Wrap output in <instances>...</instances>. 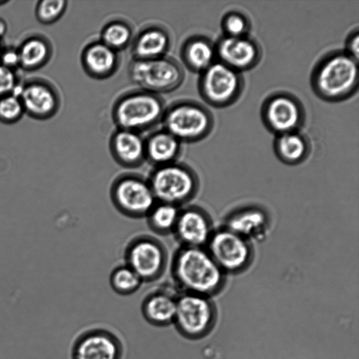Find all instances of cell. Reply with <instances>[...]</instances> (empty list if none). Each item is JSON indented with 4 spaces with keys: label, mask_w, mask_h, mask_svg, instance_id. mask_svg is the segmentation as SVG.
Instances as JSON below:
<instances>
[{
    "label": "cell",
    "mask_w": 359,
    "mask_h": 359,
    "mask_svg": "<svg viewBox=\"0 0 359 359\" xmlns=\"http://www.w3.org/2000/svg\"><path fill=\"white\" fill-rule=\"evenodd\" d=\"M170 271L178 293L210 297L219 292L226 281V274L205 248L180 246L170 261Z\"/></svg>",
    "instance_id": "6da1fadb"
},
{
    "label": "cell",
    "mask_w": 359,
    "mask_h": 359,
    "mask_svg": "<svg viewBox=\"0 0 359 359\" xmlns=\"http://www.w3.org/2000/svg\"><path fill=\"white\" fill-rule=\"evenodd\" d=\"M310 83L320 100L328 102L345 101L358 89V60L344 50L330 51L314 65Z\"/></svg>",
    "instance_id": "7a4b0ae2"
},
{
    "label": "cell",
    "mask_w": 359,
    "mask_h": 359,
    "mask_svg": "<svg viewBox=\"0 0 359 359\" xmlns=\"http://www.w3.org/2000/svg\"><path fill=\"white\" fill-rule=\"evenodd\" d=\"M165 108L160 95L139 88L119 96L113 104L111 116L117 128L140 133L161 122Z\"/></svg>",
    "instance_id": "3957f363"
},
{
    "label": "cell",
    "mask_w": 359,
    "mask_h": 359,
    "mask_svg": "<svg viewBox=\"0 0 359 359\" xmlns=\"http://www.w3.org/2000/svg\"><path fill=\"white\" fill-rule=\"evenodd\" d=\"M156 201L182 208L198 195L200 177L189 164L179 161L154 167L147 177Z\"/></svg>",
    "instance_id": "277c9868"
},
{
    "label": "cell",
    "mask_w": 359,
    "mask_h": 359,
    "mask_svg": "<svg viewBox=\"0 0 359 359\" xmlns=\"http://www.w3.org/2000/svg\"><path fill=\"white\" fill-rule=\"evenodd\" d=\"M163 129L182 143L203 140L213 130L212 112L194 100H180L166 107L161 121Z\"/></svg>",
    "instance_id": "5b68a950"
},
{
    "label": "cell",
    "mask_w": 359,
    "mask_h": 359,
    "mask_svg": "<svg viewBox=\"0 0 359 359\" xmlns=\"http://www.w3.org/2000/svg\"><path fill=\"white\" fill-rule=\"evenodd\" d=\"M109 193L114 208L130 219L145 218L156 202L148 178L134 172L116 175L110 184Z\"/></svg>",
    "instance_id": "8992f818"
},
{
    "label": "cell",
    "mask_w": 359,
    "mask_h": 359,
    "mask_svg": "<svg viewBox=\"0 0 359 359\" xmlns=\"http://www.w3.org/2000/svg\"><path fill=\"white\" fill-rule=\"evenodd\" d=\"M124 264L130 267L143 283H153L165 273L170 264L168 250L157 237L142 233L133 236L123 252Z\"/></svg>",
    "instance_id": "52a82bcc"
},
{
    "label": "cell",
    "mask_w": 359,
    "mask_h": 359,
    "mask_svg": "<svg viewBox=\"0 0 359 359\" xmlns=\"http://www.w3.org/2000/svg\"><path fill=\"white\" fill-rule=\"evenodd\" d=\"M128 75L140 89L158 95L175 90L182 85L185 77L182 65L168 55L133 59L128 67Z\"/></svg>",
    "instance_id": "ba28073f"
},
{
    "label": "cell",
    "mask_w": 359,
    "mask_h": 359,
    "mask_svg": "<svg viewBox=\"0 0 359 359\" xmlns=\"http://www.w3.org/2000/svg\"><path fill=\"white\" fill-rule=\"evenodd\" d=\"M199 74V94L211 107H229L238 101L243 92L245 80L242 73L218 60Z\"/></svg>",
    "instance_id": "9c48e42d"
},
{
    "label": "cell",
    "mask_w": 359,
    "mask_h": 359,
    "mask_svg": "<svg viewBox=\"0 0 359 359\" xmlns=\"http://www.w3.org/2000/svg\"><path fill=\"white\" fill-rule=\"evenodd\" d=\"M215 308L210 297L189 292L178 293L172 325L184 339L197 340L206 336L215 320Z\"/></svg>",
    "instance_id": "30bf717a"
},
{
    "label": "cell",
    "mask_w": 359,
    "mask_h": 359,
    "mask_svg": "<svg viewBox=\"0 0 359 359\" xmlns=\"http://www.w3.org/2000/svg\"><path fill=\"white\" fill-rule=\"evenodd\" d=\"M205 248L226 275L243 272L254 259L252 243L224 226L214 230Z\"/></svg>",
    "instance_id": "8fae6325"
},
{
    "label": "cell",
    "mask_w": 359,
    "mask_h": 359,
    "mask_svg": "<svg viewBox=\"0 0 359 359\" xmlns=\"http://www.w3.org/2000/svg\"><path fill=\"white\" fill-rule=\"evenodd\" d=\"M265 128L275 136L299 130L306 119L302 101L291 93L277 91L267 96L260 111Z\"/></svg>",
    "instance_id": "7c38bea8"
},
{
    "label": "cell",
    "mask_w": 359,
    "mask_h": 359,
    "mask_svg": "<svg viewBox=\"0 0 359 359\" xmlns=\"http://www.w3.org/2000/svg\"><path fill=\"white\" fill-rule=\"evenodd\" d=\"M124 346L113 332L102 327L88 329L74 340L72 359H123Z\"/></svg>",
    "instance_id": "4fadbf2b"
},
{
    "label": "cell",
    "mask_w": 359,
    "mask_h": 359,
    "mask_svg": "<svg viewBox=\"0 0 359 359\" xmlns=\"http://www.w3.org/2000/svg\"><path fill=\"white\" fill-rule=\"evenodd\" d=\"M214 230L209 212L200 205L188 204L180 208L172 235L182 247L205 248Z\"/></svg>",
    "instance_id": "5bb4252c"
},
{
    "label": "cell",
    "mask_w": 359,
    "mask_h": 359,
    "mask_svg": "<svg viewBox=\"0 0 359 359\" xmlns=\"http://www.w3.org/2000/svg\"><path fill=\"white\" fill-rule=\"evenodd\" d=\"M14 93L20 98L25 113L36 119L50 118L60 107L61 99L57 90L46 80H29L18 86Z\"/></svg>",
    "instance_id": "9a60e30c"
},
{
    "label": "cell",
    "mask_w": 359,
    "mask_h": 359,
    "mask_svg": "<svg viewBox=\"0 0 359 359\" xmlns=\"http://www.w3.org/2000/svg\"><path fill=\"white\" fill-rule=\"evenodd\" d=\"M215 48L218 61L241 73L254 69L262 57L260 45L248 36H223L215 43Z\"/></svg>",
    "instance_id": "2e32d148"
},
{
    "label": "cell",
    "mask_w": 359,
    "mask_h": 359,
    "mask_svg": "<svg viewBox=\"0 0 359 359\" xmlns=\"http://www.w3.org/2000/svg\"><path fill=\"white\" fill-rule=\"evenodd\" d=\"M109 148L114 161L126 169L137 168L146 161L145 139L139 133L117 128Z\"/></svg>",
    "instance_id": "e0dca14e"
},
{
    "label": "cell",
    "mask_w": 359,
    "mask_h": 359,
    "mask_svg": "<svg viewBox=\"0 0 359 359\" xmlns=\"http://www.w3.org/2000/svg\"><path fill=\"white\" fill-rule=\"evenodd\" d=\"M81 63L86 74L94 79L102 80L113 76L120 65L118 52L100 40L88 43L81 54Z\"/></svg>",
    "instance_id": "ac0fdd59"
},
{
    "label": "cell",
    "mask_w": 359,
    "mask_h": 359,
    "mask_svg": "<svg viewBox=\"0 0 359 359\" xmlns=\"http://www.w3.org/2000/svg\"><path fill=\"white\" fill-rule=\"evenodd\" d=\"M168 29L158 23L149 24L134 36L131 45L133 59L146 60L166 55L172 45Z\"/></svg>",
    "instance_id": "d6986e66"
},
{
    "label": "cell",
    "mask_w": 359,
    "mask_h": 359,
    "mask_svg": "<svg viewBox=\"0 0 359 359\" xmlns=\"http://www.w3.org/2000/svg\"><path fill=\"white\" fill-rule=\"evenodd\" d=\"M270 219L266 212L256 206L244 207L231 212L225 226L246 239L260 241L268 235Z\"/></svg>",
    "instance_id": "ffe728a7"
},
{
    "label": "cell",
    "mask_w": 359,
    "mask_h": 359,
    "mask_svg": "<svg viewBox=\"0 0 359 359\" xmlns=\"http://www.w3.org/2000/svg\"><path fill=\"white\" fill-rule=\"evenodd\" d=\"M178 292L167 288L156 289L147 294L141 304L144 319L150 325L163 327L173 324Z\"/></svg>",
    "instance_id": "44dd1931"
},
{
    "label": "cell",
    "mask_w": 359,
    "mask_h": 359,
    "mask_svg": "<svg viewBox=\"0 0 359 359\" xmlns=\"http://www.w3.org/2000/svg\"><path fill=\"white\" fill-rule=\"evenodd\" d=\"M180 57L189 71L201 74L216 61L215 43L204 35H192L182 43Z\"/></svg>",
    "instance_id": "7402d4cb"
},
{
    "label": "cell",
    "mask_w": 359,
    "mask_h": 359,
    "mask_svg": "<svg viewBox=\"0 0 359 359\" xmlns=\"http://www.w3.org/2000/svg\"><path fill=\"white\" fill-rule=\"evenodd\" d=\"M182 153V143L163 128L145 139L146 161L154 167L177 161Z\"/></svg>",
    "instance_id": "603a6c76"
},
{
    "label": "cell",
    "mask_w": 359,
    "mask_h": 359,
    "mask_svg": "<svg viewBox=\"0 0 359 359\" xmlns=\"http://www.w3.org/2000/svg\"><path fill=\"white\" fill-rule=\"evenodd\" d=\"M309 138L299 130L276 135L273 149L278 158L287 165H297L304 162L311 152Z\"/></svg>",
    "instance_id": "cb8c5ba5"
},
{
    "label": "cell",
    "mask_w": 359,
    "mask_h": 359,
    "mask_svg": "<svg viewBox=\"0 0 359 359\" xmlns=\"http://www.w3.org/2000/svg\"><path fill=\"white\" fill-rule=\"evenodd\" d=\"M20 67L34 71L43 67L50 59L53 48L50 42L41 35L26 38L17 48Z\"/></svg>",
    "instance_id": "d4e9b609"
},
{
    "label": "cell",
    "mask_w": 359,
    "mask_h": 359,
    "mask_svg": "<svg viewBox=\"0 0 359 359\" xmlns=\"http://www.w3.org/2000/svg\"><path fill=\"white\" fill-rule=\"evenodd\" d=\"M180 210L175 205L156 201L145 217L149 229L160 236L172 234Z\"/></svg>",
    "instance_id": "484cf974"
},
{
    "label": "cell",
    "mask_w": 359,
    "mask_h": 359,
    "mask_svg": "<svg viewBox=\"0 0 359 359\" xmlns=\"http://www.w3.org/2000/svg\"><path fill=\"white\" fill-rule=\"evenodd\" d=\"M133 37V29L130 23L122 19H114L104 26L100 40L118 52L130 45Z\"/></svg>",
    "instance_id": "4316f807"
},
{
    "label": "cell",
    "mask_w": 359,
    "mask_h": 359,
    "mask_svg": "<svg viewBox=\"0 0 359 359\" xmlns=\"http://www.w3.org/2000/svg\"><path fill=\"white\" fill-rule=\"evenodd\" d=\"M109 281L113 291L121 296L134 294L143 283L138 275L126 264L113 269Z\"/></svg>",
    "instance_id": "83f0119b"
},
{
    "label": "cell",
    "mask_w": 359,
    "mask_h": 359,
    "mask_svg": "<svg viewBox=\"0 0 359 359\" xmlns=\"http://www.w3.org/2000/svg\"><path fill=\"white\" fill-rule=\"evenodd\" d=\"M224 36L239 37L248 36L251 27L248 17L238 11H229L226 13L221 21Z\"/></svg>",
    "instance_id": "f1b7e54d"
},
{
    "label": "cell",
    "mask_w": 359,
    "mask_h": 359,
    "mask_svg": "<svg viewBox=\"0 0 359 359\" xmlns=\"http://www.w3.org/2000/svg\"><path fill=\"white\" fill-rule=\"evenodd\" d=\"M67 3L65 0L39 1L35 8L36 17L42 24H52L58 20L65 13Z\"/></svg>",
    "instance_id": "f546056e"
},
{
    "label": "cell",
    "mask_w": 359,
    "mask_h": 359,
    "mask_svg": "<svg viewBox=\"0 0 359 359\" xmlns=\"http://www.w3.org/2000/svg\"><path fill=\"white\" fill-rule=\"evenodd\" d=\"M25 113L18 95L9 94L0 97V121L11 124L18 121Z\"/></svg>",
    "instance_id": "4dcf8cb0"
},
{
    "label": "cell",
    "mask_w": 359,
    "mask_h": 359,
    "mask_svg": "<svg viewBox=\"0 0 359 359\" xmlns=\"http://www.w3.org/2000/svg\"><path fill=\"white\" fill-rule=\"evenodd\" d=\"M18 87L15 71L0 64V97L14 93Z\"/></svg>",
    "instance_id": "1f68e13d"
},
{
    "label": "cell",
    "mask_w": 359,
    "mask_h": 359,
    "mask_svg": "<svg viewBox=\"0 0 359 359\" xmlns=\"http://www.w3.org/2000/svg\"><path fill=\"white\" fill-rule=\"evenodd\" d=\"M0 64L13 70L20 67L17 48L2 49L0 55Z\"/></svg>",
    "instance_id": "d6a6232c"
},
{
    "label": "cell",
    "mask_w": 359,
    "mask_h": 359,
    "mask_svg": "<svg viewBox=\"0 0 359 359\" xmlns=\"http://www.w3.org/2000/svg\"><path fill=\"white\" fill-rule=\"evenodd\" d=\"M352 57L358 61L359 56V32L358 29L353 31L346 41V48L344 50Z\"/></svg>",
    "instance_id": "836d02e7"
},
{
    "label": "cell",
    "mask_w": 359,
    "mask_h": 359,
    "mask_svg": "<svg viewBox=\"0 0 359 359\" xmlns=\"http://www.w3.org/2000/svg\"><path fill=\"white\" fill-rule=\"evenodd\" d=\"M8 30V25L4 19L0 18V39L4 37Z\"/></svg>",
    "instance_id": "e575fe53"
},
{
    "label": "cell",
    "mask_w": 359,
    "mask_h": 359,
    "mask_svg": "<svg viewBox=\"0 0 359 359\" xmlns=\"http://www.w3.org/2000/svg\"><path fill=\"white\" fill-rule=\"evenodd\" d=\"M8 1L0 0V6L8 3Z\"/></svg>",
    "instance_id": "d590c367"
},
{
    "label": "cell",
    "mask_w": 359,
    "mask_h": 359,
    "mask_svg": "<svg viewBox=\"0 0 359 359\" xmlns=\"http://www.w3.org/2000/svg\"><path fill=\"white\" fill-rule=\"evenodd\" d=\"M2 49H3V48H2L1 45V43H0V55H1Z\"/></svg>",
    "instance_id": "8d00e7d4"
}]
</instances>
